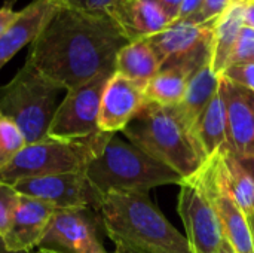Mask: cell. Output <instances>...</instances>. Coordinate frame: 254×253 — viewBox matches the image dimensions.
<instances>
[{"mask_svg":"<svg viewBox=\"0 0 254 253\" xmlns=\"http://www.w3.org/2000/svg\"><path fill=\"white\" fill-rule=\"evenodd\" d=\"M129 39L109 10L60 4L30 43L27 61L68 91L101 73H115L119 51Z\"/></svg>","mask_w":254,"mask_h":253,"instance_id":"6da1fadb","label":"cell"},{"mask_svg":"<svg viewBox=\"0 0 254 253\" xmlns=\"http://www.w3.org/2000/svg\"><path fill=\"white\" fill-rule=\"evenodd\" d=\"M97 212L118 253H192L186 236L162 215L147 192H109Z\"/></svg>","mask_w":254,"mask_h":253,"instance_id":"7a4b0ae2","label":"cell"},{"mask_svg":"<svg viewBox=\"0 0 254 253\" xmlns=\"http://www.w3.org/2000/svg\"><path fill=\"white\" fill-rule=\"evenodd\" d=\"M125 137L149 157L165 164L183 179L195 174L207 157L179 110L146 101L122 130Z\"/></svg>","mask_w":254,"mask_h":253,"instance_id":"3957f363","label":"cell"},{"mask_svg":"<svg viewBox=\"0 0 254 253\" xmlns=\"http://www.w3.org/2000/svg\"><path fill=\"white\" fill-rule=\"evenodd\" d=\"M85 177L100 198L109 192H147L183 180L179 173L116 134L85 169Z\"/></svg>","mask_w":254,"mask_h":253,"instance_id":"277c9868","label":"cell"},{"mask_svg":"<svg viewBox=\"0 0 254 253\" xmlns=\"http://www.w3.org/2000/svg\"><path fill=\"white\" fill-rule=\"evenodd\" d=\"M113 134L98 131L79 139H45L25 145V148L0 170V179L13 185L18 180L49 174L85 171Z\"/></svg>","mask_w":254,"mask_h":253,"instance_id":"5b68a950","label":"cell"},{"mask_svg":"<svg viewBox=\"0 0 254 253\" xmlns=\"http://www.w3.org/2000/svg\"><path fill=\"white\" fill-rule=\"evenodd\" d=\"M60 91L61 86L25 61L13 79L0 88V113L15 122L27 145L39 142L48 136Z\"/></svg>","mask_w":254,"mask_h":253,"instance_id":"8992f818","label":"cell"},{"mask_svg":"<svg viewBox=\"0 0 254 253\" xmlns=\"http://www.w3.org/2000/svg\"><path fill=\"white\" fill-rule=\"evenodd\" d=\"M179 186L177 212L192 253H235L213 203L205 163Z\"/></svg>","mask_w":254,"mask_h":253,"instance_id":"52a82bcc","label":"cell"},{"mask_svg":"<svg viewBox=\"0 0 254 253\" xmlns=\"http://www.w3.org/2000/svg\"><path fill=\"white\" fill-rule=\"evenodd\" d=\"M113 73H101L67 91L58 104L48 136L55 139H79L98 133V115L103 91Z\"/></svg>","mask_w":254,"mask_h":253,"instance_id":"ba28073f","label":"cell"},{"mask_svg":"<svg viewBox=\"0 0 254 253\" xmlns=\"http://www.w3.org/2000/svg\"><path fill=\"white\" fill-rule=\"evenodd\" d=\"M205 169L213 203L229 245L235 253H254L249 219L235 201L229 188L223 151L208 157L205 161Z\"/></svg>","mask_w":254,"mask_h":253,"instance_id":"9c48e42d","label":"cell"},{"mask_svg":"<svg viewBox=\"0 0 254 253\" xmlns=\"http://www.w3.org/2000/svg\"><path fill=\"white\" fill-rule=\"evenodd\" d=\"M18 194L42 200L57 209L97 210L100 197L85 177V171L28 177L12 185Z\"/></svg>","mask_w":254,"mask_h":253,"instance_id":"30bf717a","label":"cell"},{"mask_svg":"<svg viewBox=\"0 0 254 253\" xmlns=\"http://www.w3.org/2000/svg\"><path fill=\"white\" fill-rule=\"evenodd\" d=\"M39 249L60 253H110L97 236L89 209H57Z\"/></svg>","mask_w":254,"mask_h":253,"instance_id":"8fae6325","label":"cell"},{"mask_svg":"<svg viewBox=\"0 0 254 253\" xmlns=\"http://www.w3.org/2000/svg\"><path fill=\"white\" fill-rule=\"evenodd\" d=\"M57 207L19 194L18 203L1 242L9 252L31 253L45 237Z\"/></svg>","mask_w":254,"mask_h":253,"instance_id":"7c38bea8","label":"cell"},{"mask_svg":"<svg viewBox=\"0 0 254 253\" xmlns=\"http://www.w3.org/2000/svg\"><path fill=\"white\" fill-rule=\"evenodd\" d=\"M144 103V85L115 72L103 91L98 130L109 134L122 131Z\"/></svg>","mask_w":254,"mask_h":253,"instance_id":"4fadbf2b","label":"cell"},{"mask_svg":"<svg viewBox=\"0 0 254 253\" xmlns=\"http://www.w3.org/2000/svg\"><path fill=\"white\" fill-rule=\"evenodd\" d=\"M60 4V0H34L19 10L16 21L0 36V69L37 37Z\"/></svg>","mask_w":254,"mask_h":253,"instance_id":"5bb4252c","label":"cell"},{"mask_svg":"<svg viewBox=\"0 0 254 253\" xmlns=\"http://www.w3.org/2000/svg\"><path fill=\"white\" fill-rule=\"evenodd\" d=\"M228 116V149L240 157L254 152V110L244 88L220 76Z\"/></svg>","mask_w":254,"mask_h":253,"instance_id":"9a60e30c","label":"cell"},{"mask_svg":"<svg viewBox=\"0 0 254 253\" xmlns=\"http://www.w3.org/2000/svg\"><path fill=\"white\" fill-rule=\"evenodd\" d=\"M107 10L129 42L150 37L171 24L167 13L152 0H115Z\"/></svg>","mask_w":254,"mask_h":253,"instance_id":"2e32d148","label":"cell"},{"mask_svg":"<svg viewBox=\"0 0 254 253\" xmlns=\"http://www.w3.org/2000/svg\"><path fill=\"white\" fill-rule=\"evenodd\" d=\"M244 9L246 4L232 1L229 7L214 21L208 64L217 76H222L231 64L240 31L244 27Z\"/></svg>","mask_w":254,"mask_h":253,"instance_id":"e0dca14e","label":"cell"},{"mask_svg":"<svg viewBox=\"0 0 254 253\" xmlns=\"http://www.w3.org/2000/svg\"><path fill=\"white\" fill-rule=\"evenodd\" d=\"M195 136L207 158L228 146L226 103L220 84L195 125Z\"/></svg>","mask_w":254,"mask_h":253,"instance_id":"ac0fdd59","label":"cell"},{"mask_svg":"<svg viewBox=\"0 0 254 253\" xmlns=\"http://www.w3.org/2000/svg\"><path fill=\"white\" fill-rule=\"evenodd\" d=\"M219 84H220V76L213 73L208 63L199 67L189 78L185 98L179 106H176V109L179 110L188 127L193 131V134H195V125L201 113L204 112V109L207 107V104L219 89Z\"/></svg>","mask_w":254,"mask_h":253,"instance_id":"d6986e66","label":"cell"},{"mask_svg":"<svg viewBox=\"0 0 254 253\" xmlns=\"http://www.w3.org/2000/svg\"><path fill=\"white\" fill-rule=\"evenodd\" d=\"M159 70L161 63L146 39L127 43L116 57L115 72L144 86Z\"/></svg>","mask_w":254,"mask_h":253,"instance_id":"ffe728a7","label":"cell"},{"mask_svg":"<svg viewBox=\"0 0 254 253\" xmlns=\"http://www.w3.org/2000/svg\"><path fill=\"white\" fill-rule=\"evenodd\" d=\"M190 75L182 69H162L144 86V98L159 106H179L186 94Z\"/></svg>","mask_w":254,"mask_h":253,"instance_id":"44dd1931","label":"cell"},{"mask_svg":"<svg viewBox=\"0 0 254 253\" xmlns=\"http://www.w3.org/2000/svg\"><path fill=\"white\" fill-rule=\"evenodd\" d=\"M223 160L228 171V180L231 192L246 213V216L254 215V180L249 171L241 166L238 158L228 149L223 148Z\"/></svg>","mask_w":254,"mask_h":253,"instance_id":"7402d4cb","label":"cell"},{"mask_svg":"<svg viewBox=\"0 0 254 253\" xmlns=\"http://www.w3.org/2000/svg\"><path fill=\"white\" fill-rule=\"evenodd\" d=\"M25 145L27 142L15 122L0 113V170L4 169Z\"/></svg>","mask_w":254,"mask_h":253,"instance_id":"603a6c76","label":"cell"},{"mask_svg":"<svg viewBox=\"0 0 254 253\" xmlns=\"http://www.w3.org/2000/svg\"><path fill=\"white\" fill-rule=\"evenodd\" d=\"M18 197L19 194L15 191V188L10 183L0 179V239L10 224V219L18 203Z\"/></svg>","mask_w":254,"mask_h":253,"instance_id":"cb8c5ba5","label":"cell"},{"mask_svg":"<svg viewBox=\"0 0 254 253\" xmlns=\"http://www.w3.org/2000/svg\"><path fill=\"white\" fill-rule=\"evenodd\" d=\"M225 79L229 82L254 91V63L253 61H246V63H237L231 64L222 75Z\"/></svg>","mask_w":254,"mask_h":253,"instance_id":"d4e9b609","label":"cell"},{"mask_svg":"<svg viewBox=\"0 0 254 253\" xmlns=\"http://www.w3.org/2000/svg\"><path fill=\"white\" fill-rule=\"evenodd\" d=\"M254 52V28L244 25L240 31L232 58H231V64H237V63H246L250 61L253 57ZM229 64V66H231Z\"/></svg>","mask_w":254,"mask_h":253,"instance_id":"484cf974","label":"cell"},{"mask_svg":"<svg viewBox=\"0 0 254 253\" xmlns=\"http://www.w3.org/2000/svg\"><path fill=\"white\" fill-rule=\"evenodd\" d=\"M234 0H204L202 1V7L201 10L189 21H183V22H190V24H202V22H208L213 19H217L232 3Z\"/></svg>","mask_w":254,"mask_h":253,"instance_id":"4316f807","label":"cell"},{"mask_svg":"<svg viewBox=\"0 0 254 253\" xmlns=\"http://www.w3.org/2000/svg\"><path fill=\"white\" fill-rule=\"evenodd\" d=\"M65 6L86 9V10H107L115 0H60Z\"/></svg>","mask_w":254,"mask_h":253,"instance_id":"83f0119b","label":"cell"},{"mask_svg":"<svg viewBox=\"0 0 254 253\" xmlns=\"http://www.w3.org/2000/svg\"><path fill=\"white\" fill-rule=\"evenodd\" d=\"M202 1L204 0H183L180 10H179V16L174 22H183V21H189L192 19L202 7Z\"/></svg>","mask_w":254,"mask_h":253,"instance_id":"f1b7e54d","label":"cell"},{"mask_svg":"<svg viewBox=\"0 0 254 253\" xmlns=\"http://www.w3.org/2000/svg\"><path fill=\"white\" fill-rule=\"evenodd\" d=\"M152 1H155L167 13V16L171 19V22H174L179 16V10H180L183 0H152Z\"/></svg>","mask_w":254,"mask_h":253,"instance_id":"f546056e","label":"cell"},{"mask_svg":"<svg viewBox=\"0 0 254 253\" xmlns=\"http://www.w3.org/2000/svg\"><path fill=\"white\" fill-rule=\"evenodd\" d=\"M19 10H13L10 7H0V36L7 31V28L16 21Z\"/></svg>","mask_w":254,"mask_h":253,"instance_id":"4dcf8cb0","label":"cell"},{"mask_svg":"<svg viewBox=\"0 0 254 253\" xmlns=\"http://www.w3.org/2000/svg\"><path fill=\"white\" fill-rule=\"evenodd\" d=\"M237 157V155H235ZM238 158V161L241 163V166L249 171V174L253 177L254 180V152L252 154H246V155H240V157H237Z\"/></svg>","mask_w":254,"mask_h":253,"instance_id":"1f68e13d","label":"cell"},{"mask_svg":"<svg viewBox=\"0 0 254 253\" xmlns=\"http://www.w3.org/2000/svg\"><path fill=\"white\" fill-rule=\"evenodd\" d=\"M244 25L254 28V3L246 4V9H244Z\"/></svg>","mask_w":254,"mask_h":253,"instance_id":"d6a6232c","label":"cell"},{"mask_svg":"<svg viewBox=\"0 0 254 253\" xmlns=\"http://www.w3.org/2000/svg\"><path fill=\"white\" fill-rule=\"evenodd\" d=\"M249 219V225H250V233H252V243H253V252H254V215L247 216Z\"/></svg>","mask_w":254,"mask_h":253,"instance_id":"836d02e7","label":"cell"},{"mask_svg":"<svg viewBox=\"0 0 254 253\" xmlns=\"http://www.w3.org/2000/svg\"><path fill=\"white\" fill-rule=\"evenodd\" d=\"M244 92H246V97H247L250 106L253 107L254 110V91H250V89H246V88H244Z\"/></svg>","mask_w":254,"mask_h":253,"instance_id":"e575fe53","label":"cell"},{"mask_svg":"<svg viewBox=\"0 0 254 253\" xmlns=\"http://www.w3.org/2000/svg\"><path fill=\"white\" fill-rule=\"evenodd\" d=\"M0 253H13V252H9V251L4 248V245H3V242H1V239H0Z\"/></svg>","mask_w":254,"mask_h":253,"instance_id":"d590c367","label":"cell"},{"mask_svg":"<svg viewBox=\"0 0 254 253\" xmlns=\"http://www.w3.org/2000/svg\"><path fill=\"white\" fill-rule=\"evenodd\" d=\"M36 253H60V252H55V251H51V249H39Z\"/></svg>","mask_w":254,"mask_h":253,"instance_id":"8d00e7d4","label":"cell"},{"mask_svg":"<svg viewBox=\"0 0 254 253\" xmlns=\"http://www.w3.org/2000/svg\"><path fill=\"white\" fill-rule=\"evenodd\" d=\"M234 1H238V3H243V4H250V3H254V0H234Z\"/></svg>","mask_w":254,"mask_h":253,"instance_id":"74e56055","label":"cell"},{"mask_svg":"<svg viewBox=\"0 0 254 253\" xmlns=\"http://www.w3.org/2000/svg\"><path fill=\"white\" fill-rule=\"evenodd\" d=\"M250 61H253L254 63V52H253V57H252V60H250Z\"/></svg>","mask_w":254,"mask_h":253,"instance_id":"f35d334b","label":"cell"},{"mask_svg":"<svg viewBox=\"0 0 254 253\" xmlns=\"http://www.w3.org/2000/svg\"><path fill=\"white\" fill-rule=\"evenodd\" d=\"M116 253H118V252H116Z\"/></svg>","mask_w":254,"mask_h":253,"instance_id":"ab89813d","label":"cell"}]
</instances>
